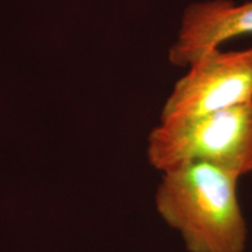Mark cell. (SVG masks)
Wrapping results in <instances>:
<instances>
[{
    "mask_svg": "<svg viewBox=\"0 0 252 252\" xmlns=\"http://www.w3.org/2000/svg\"><path fill=\"white\" fill-rule=\"evenodd\" d=\"M239 178L194 162L162 173L156 207L179 231L188 252H244L248 230L238 201Z\"/></svg>",
    "mask_w": 252,
    "mask_h": 252,
    "instance_id": "1",
    "label": "cell"
},
{
    "mask_svg": "<svg viewBox=\"0 0 252 252\" xmlns=\"http://www.w3.org/2000/svg\"><path fill=\"white\" fill-rule=\"evenodd\" d=\"M147 154L161 173L194 162L209 163L238 178L252 173V102L160 123L151 132Z\"/></svg>",
    "mask_w": 252,
    "mask_h": 252,
    "instance_id": "2",
    "label": "cell"
},
{
    "mask_svg": "<svg viewBox=\"0 0 252 252\" xmlns=\"http://www.w3.org/2000/svg\"><path fill=\"white\" fill-rule=\"evenodd\" d=\"M252 102V48L204 50L175 83L161 112V123L208 115Z\"/></svg>",
    "mask_w": 252,
    "mask_h": 252,
    "instance_id": "3",
    "label": "cell"
},
{
    "mask_svg": "<svg viewBox=\"0 0 252 252\" xmlns=\"http://www.w3.org/2000/svg\"><path fill=\"white\" fill-rule=\"evenodd\" d=\"M249 34H252V0L242 5L232 0L191 2L182 13L169 61L176 67L187 68L204 50Z\"/></svg>",
    "mask_w": 252,
    "mask_h": 252,
    "instance_id": "4",
    "label": "cell"
}]
</instances>
